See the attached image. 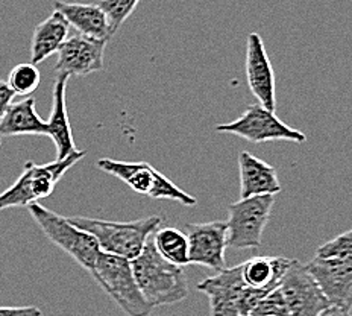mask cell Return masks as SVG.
<instances>
[{
  "label": "cell",
  "mask_w": 352,
  "mask_h": 316,
  "mask_svg": "<svg viewBox=\"0 0 352 316\" xmlns=\"http://www.w3.org/2000/svg\"><path fill=\"white\" fill-rule=\"evenodd\" d=\"M246 78L249 90L269 112L276 109L275 72L260 34L251 32L246 43Z\"/></svg>",
  "instance_id": "14"
},
{
  "label": "cell",
  "mask_w": 352,
  "mask_h": 316,
  "mask_svg": "<svg viewBox=\"0 0 352 316\" xmlns=\"http://www.w3.org/2000/svg\"><path fill=\"white\" fill-rule=\"evenodd\" d=\"M69 31L70 25L67 20L56 11L36 25L31 43V64H40L50 55L56 54L69 39Z\"/></svg>",
  "instance_id": "19"
},
{
  "label": "cell",
  "mask_w": 352,
  "mask_h": 316,
  "mask_svg": "<svg viewBox=\"0 0 352 316\" xmlns=\"http://www.w3.org/2000/svg\"><path fill=\"white\" fill-rule=\"evenodd\" d=\"M28 210L44 233V236L52 240L58 248L67 253L73 260H76L87 271L94 268V263L100 254V248L98 240L90 233L79 230L67 218L47 210L38 202L28 205Z\"/></svg>",
  "instance_id": "7"
},
{
  "label": "cell",
  "mask_w": 352,
  "mask_h": 316,
  "mask_svg": "<svg viewBox=\"0 0 352 316\" xmlns=\"http://www.w3.org/2000/svg\"><path fill=\"white\" fill-rule=\"evenodd\" d=\"M131 264L138 289L152 307L176 304L187 298L188 282L184 269L167 262L157 253L152 236Z\"/></svg>",
  "instance_id": "1"
},
{
  "label": "cell",
  "mask_w": 352,
  "mask_h": 316,
  "mask_svg": "<svg viewBox=\"0 0 352 316\" xmlns=\"http://www.w3.org/2000/svg\"><path fill=\"white\" fill-rule=\"evenodd\" d=\"M84 151H75L64 160H55L49 165H35L32 161L26 163L23 172L5 192L0 193V210L12 207H28L38 202L43 198L52 195L58 181L63 175L84 158Z\"/></svg>",
  "instance_id": "3"
},
{
  "label": "cell",
  "mask_w": 352,
  "mask_h": 316,
  "mask_svg": "<svg viewBox=\"0 0 352 316\" xmlns=\"http://www.w3.org/2000/svg\"><path fill=\"white\" fill-rule=\"evenodd\" d=\"M320 316H351L349 312H344L342 308H337V307H328L325 312H322Z\"/></svg>",
  "instance_id": "28"
},
{
  "label": "cell",
  "mask_w": 352,
  "mask_h": 316,
  "mask_svg": "<svg viewBox=\"0 0 352 316\" xmlns=\"http://www.w3.org/2000/svg\"><path fill=\"white\" fill-rule=\"evenodd\" d=\"M280 289L290 316H320L329 307L318 283L299 260H292Z\"/></svg>",
  "instance_id": "10"
},
{
  "label": "cell",
  "mask_w": 352,
  "mask_h": 316,
  "mask_svg": "<svg viewBox=\"0 0 352 316\" xmlns=\"http://www.w3.org/2000/svg\"><path fill=\"white\" fill-rule=\"evenodd\" d=\"M108 41L88 39L84 35H73L64 41L58 50L55 64L56 75L87 76L104 69V54Z\"/></svg>",
  "instance_id": "13"
},
{
  "label": "cell",
  "mask_w": 352,
  "mask_h": 316,
  "mask_svg": "<svg viewBox=\"0 0 352 316\" xmlns=\"http://www.w3.org/2000/svg\"><path fill=\"white\" fill-rule=\"evenodd\" d=\"M54 8L67 20L70 26L76 29L79 35L105 41H109V39L113 36L111 31H109L107 14L98 3H69L56 0L54 3Z\"/></svg>",
  "instance_id": "17"
},
{
  "label": "cell",
  "mask_w": 352,
  "mask_h": 316,
  "mask_svg": "<svg viewBox=\"0 0 352 316\" xmlns=\"http://www.w3.org/2000/svg\"><path fill=\"white\" fill-rule=\"evenodd\" d=\"M40 81L41 76L36 65L31 63H21L10 72L6 84L10 85L16 96H29L38 88Z\"/></svg>",
  "instance_id": "22"
},
{
  "label": "cell",
  "mask_w": 352,
  "mask_h": 316,
  "mask_svg": "<svg viewBox=\"0 0 352 316\" xmlns=\"http://www.w3.org/2000/svg\"><path fill=\"white\" fill-rule=\"evenodd\" d=\"M69 76L58 75L54 83V102L52 113L47 123V136L52 138L56 148V160H64L76 151L73 131L70 127L67 107H65V88H67Z\"/></svg>",
  "instance_id": "16"
},
{
  "label": "cell",
  "mask_w": 352,
  "mask_h": 316,
  "mask_svg": "<svg viewBox=\"0 0 352 316\" xmlns=\"http://www.w3.org/2000/svg\"><path fill=\"white\" fill-rule=\"evenodd\" d=\"M67 219L79 230L90 233L98 240L100 253L123 257L131 262L140 255L149 238L163 224L161 216L142 218L129 222H114L85 216Z\"/></svg>",
  "instance_id": "2"
},
{
  "label": "cell",
  "mask_w": 352,
  "mask_h": 316,
  "mask_svg": "<svg viewBox=\"0 0 352 316\" xmlns=\"http://www.w3.org/2000/svg\"><path fill=\"white\" fill-rule=\"evenodd\" d=\"M12 136H47V123L36 113L34 98L11 104L0 119V137Z\"/></svg>",
  "instance_id": "20"
},
{
  "label": "cell",
  "mask_w": 352,
  "mask_h": 316,
  "mask_svg": "<svg viewBox=\"0 0 352 316\" xmlns=\"http://www.w3.org/2000/svg\"><path fill=\"white\" fill-rule=\"evenodd\" d=\"M138 3H140V0H99L98 2V5L107 14L109 31L113 35L119 31V28L135 11Z\"/></svg>",
  "instance_id": "23"
},
{
  "label": "cell",
  "mask_w": 352,
  "mask_h": 316,
  "mask_svg": "<svg viewBox=\"0 0 352 316\" xmlns=\"http://www.w3.org/2000/svg\"><path fill=\"white\" fill-rule=\"evenodd\" d=\"M249 316H290L280 286L264 295Z\"/></svg>",
  "instance_id": "25"
},
{
  "label": "cell",
  "mask_w": 352,
  "mask_h": 316,
  "mask_svg": "<svg viewBox=\"0 0 352 316\" xmlns=\"http://www.w3.org/2000/svg\"><path fill=\"white\" fill-rule=\"evenodd\" d=\"M98 167L105 173L116 176L128 185L135 193L153 198V200L176 201L186 207H193L197 204L195 196L181 190L155 167L146 161H117L111 158H102L98 161Z\"/></svg>",
  "instance_id": "6"
},
{
  "label": "cell",
  "mask_w": 352,
  "mask_h": 316,
  "mask_svg": "<svg viewBox=\"0 0 352 316\" xmlns=\"http://www.w3.org/2000/svg\"><path fill=\"white\" fill-rule=\"evenodd\" d=\"M152 244L157 253L176 266L184 268L188 263V239L184 231L175 227H163L152 234Z\"/></svg>",
  "instance_id": "21"
},
{
  "label": "cell",
  "mask_w": 352,
  "mask_h": 316,
  "mask_svg": "<svg viewBox=\"0 0 352 316\" xmlns=\"http://www.w3.org/2000/svg\"><path fill=\"white\" fill-rule=\"evenodd\" d=\"M275 204L274 195L254 196L234 202L228 209V246L255 249L261 246L264 229Z\"/></svg>",
  "instance_id": "8"
},
{
  "label": "cell",
  "mask_w": 352,
  "mask_h": 316,
  "mask_svg": "<svg viewBox=\"0 0 352 316\" xmlns=\"http://www.w3.org/2000/svg\"><path fill=\"white\" fill-rule=\"evenodd\" d=\"M188 263L201 264L217 273L226 269L225 251L228 246V225L223 220L187 225Z\"/></svg>",
  "instance_id": "11"
},
{
  "label": "cell",
  "mask_w": 352,
  "mask_h": 316,
  "mask_svg": "<svg viewBox=\"0 0 352 316\" xmlns=\"http://www.w3.org/2000/svg\"><path fill=\"white\" fill-rule=\"evenodd\" d=\"M217 132L232 134L252 143H264L274 140H287L293 143H304L307 137L302 131L285 125L275 113L264 107L248 105L246 112L239 119L226 122L216 127Z\"/></svg>",
  "instance_id": "9"
},
{
  "label": "cell",
  "mask_w": 352,
  "mask_h": 316,
  "mask_svg": "<svg viewBox=\"0 0 352 316\" xmlns=\"http://www.w3.org/2000/svg\"><path fill=\"white\" fill-rule=\"evenodd\" d=\"M292 259L280 255L252 257L241 263V278L246 286L256 291H272L280 286Z\"/></svg>",
  "instance_id": "18"
},
{
  "label": "cell",
  "mask_w": 352,
  "mask_h": 316,
  "mask_svg": "<svg viewBox=\"0 0 352 316\" xmlns=\"http://www.w3.org/2000/svg\"><path fill=\"white\" fill-rule=\"evenodd\" d=\"M329 307L352 310V262L314 257L305 264Z\"/></svg>",
  "instance_id": "12"
},
{
  "label": "cell",
  "mask_w": 352,
  "mask_h": 316,
  "mask_svg": "<svg viewBox=\"0 0 352 316\" xmlns=\"http://www.w3.org/2000/svg\"><path fill=\"white\" fill-rule=\"evenodd\" d=\"M316 257L352 262V230L344 231L337 238L325 242L324 245H320L316 249Z\"/></svg>",
  "instance_id": "24"
},
{
  "label": "cell",
  "mask_w": 352,
  "mask_h": 316,
  "mask_svg": "<svg viewBox=\"0 0 352 316\" xmlns=\"http://www.w3.org/2000/svg\"><path fill=\"white\" fill-rule=\"evenodd\" d=\"M239 172L241 200L264 195L275 196L281 192L276 169L256 158L251 152L241 151L239 154Z\"/></svg>",
  "instance_id": "15"
},
{
  "label": "cell",
  "mask_w": 352,
  "mask_h": 316,
  "mask_svg": "<svg viewBox=\"0 0 352 316\" xmlns=\"http://www.w3.org/2000/svg\"><path fill=\"white\" fill-rule=\"evenodd\" d=\"M90 274L128 316H149L153 310L138 289L131 260L100 253Z\"/></svg>",
  "instance_id": "4"
},
{
  "label": "cell",
  "mask_w": 352,
  "mask_h": 316,
  "mask_svg": "<svg viewBox=\"0 0 352 316\" xmlns=\"http://www.w3.org/2000/svg\"><path fill=\"white\" fill-rule=\"evenodd\" d=\"M197 289L208 297L211 316H249L258 301L270 292L246 286L240 264L205 278Z\"/></svg>",
  "instance_id": "5"
},
{
  "label": "cell",
  "mask_w": 352,
  "mask_h": 316,
  "mask_svg": "<svg viewBox=\"0 0 352 316\" xmlns=\"http://www.w3.org/2000/svg\"><path fill=\"white\" fill-rule=\"evenodd\" d=\"M0 316H43V312L35 306L0 307Z\"/></svg>",
  "instance_id": "26"
},
{
  "label": "cell",
  "mask_w": 352,
  "mask_h": 316,
  "mask_svg": "<svg viewBox=\"0 0 352 316\" xmlns=\"http://www.w3.org/2000/svg\"><path fill=\"white\" fill-rule=\"evenodd\" d=\"M14 98H16V94H14L10 85L6 84V81L0 79V119H2L6 112H8Z\"/></svg>",
  "instance_id": "27"
},
{
  "label": "cell",
  "mask_w": 352,
  "mask_h": 316,
  "mask_svg": "<svg viewBox=\"0 0 352 316\" xmlns=\"http://www.w3.org/2000/svg\"><path fill=\"white\" fill-rule=\"evenodd\" d=\"M0 145H2V137H0Z\"/></svg>",
  "instance_id": "29"
}]
</instances>
